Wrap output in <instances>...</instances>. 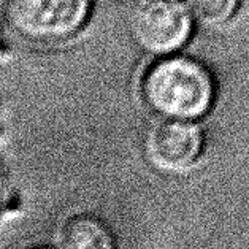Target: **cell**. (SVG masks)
<instances>
[{"instance_id": "obj_1", "label": "cell", "mask_w": 249, "mask_h": 249, "mask_svg": "<svg viewBox=\"0 0 249 249\" xmlns=\"http://www.w3.org/2000/svg\"><path fill=\"white\" fill-rule=\"evenodd\" d=\"M143 97L162 116L192 121L210 110L214 83L202 64L186 57H168L144 76Z\"/></svg>"}, {"instance_id": "obj_2", "label": "cell", "mask_w": 249, "mask_h": 249, "mask_svg": "<svg viewBox=\"0 0 249 249\" xmlns=\"http://www.w3.org/2000/svg\"><path fill=\"white\" fill-rule=\"evenodd\" d=\"M92 0H7L5 21L32 43H56L76 35L86 24Z\"/></svg>"}, {"instance_id": "obj_3", "label": "cell", "mask_w": 249, "mask_h": 249, "mask_svg": "<svg viewBox=\"0 0 249 249\" xmlns=\"http://www.w3.org/2000/svg\"><path fill=\"white\" fill-rule=\"evenodd\" d=\"M192 16L179 0H138L132 11V32L153 54H170L191 35Z\"/></svg>"}, {"instance_id": "obj_4", "label": "cell", "mask_w": 249, "mask_h": 249, "mask_svg": "<svg viewBox=\"0 0 249 249\" xmlns=\"http://www.w3.org/2000/svg\"><path fill=\"white\" fill-rule=\"evenodd\" d=\"M144 148L149 162L160 172L181 173L198 160L203 135L191 121L167 118L149 130Z\"/></svg>"}, {"instance_id": "obj_5", "label": "cell", "mask_w": 249, "mask_h": 249, "mask_svg": "<svg viewBox=\"0 0 249 249\" xmlns=\"http://www.w3.org/2000/svg\"><path fill=\"white\" fill-rule=\"evenodd\" d=\"M57 249H116V236L108 221L90 211H76L60 222Z\"/></svg>"}, {"instance_id": "obj_6", "label": "cell", "mask_w": 249, "mask_h": 249, "mask_svg": "<svg viewBox=\"0 0 249 249\" xmlns=\"http://www.w3.org/2000/svg\"><path fill=\"white\" fill-rule=\"evenodd\" d=\"M240 0H186L192 19L205 27L224 26L235 15Z\"/></svg>"}, {"instance_id": "obj_7", "label": "cell", "mask_w": 249, "mask_h": 249, "mask_svg": "<svg viewBox=\"0 0 249 249\" xmlns=\"http://www.w3.org/2000/svg\"><path fill=\"white\" fill-rule=\"evenodd\" d=\"M22 249H57L56 245H45V243H40V245H30V246H26Z\"/></svg>"}]
</instances>
